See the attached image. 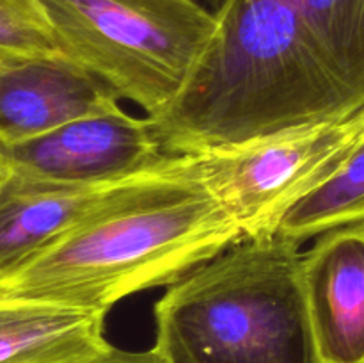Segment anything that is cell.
Returning a JSON list of instances; mask_svg holds the SVG:
<instances>
[{"label":"cell","mask_w":364,"mask_h":363,"mask_svg":"<svg viewBox=\"0 0 364 363\" xmlns=\"http://www.w3.org/2000/svg\"><path fill=\"white\" fill-rule=\"evenodd\" d=\"M242 238L233 217L196 180L191 157L180 155L171 173L0 278V298L109 313L137 292L171 287Z\"/></svg>","instance_id":"cell-2"},{"label":"cell","mask_w":364,"mask_h":363,"mask_svg":"<svg viewBox=\"0 0 364 363\" xmlns=\"http://www.w3.org/2000/svg\"><path fill=\"white\" fill-rule=\"evenodd\" d=\"M60 53L146 116L166 109L215 25L198 0H36Z\"/></svg>","instance_id":"cell-4"},{"label":"cell","mask_w":364,"mask_h":363,"mask_svg":"<svg viewBox=\"0 0 364 363\" xmlns=\"http://www.w3.org/2000/svg\"><path fill=\"white\" fill-rule=\"evenodd\" d=\"M6 166H4V164L2 162H0V180H2V177H4V174H6Z\"/></svg>","instance_id":"cell-16"},{"label":"cell","mask_w":364,"mask_h":363,"mask_svg":"<svg viewBox=\"0 0 364 363\" xmlns=\"http://www.w3.org/2000/svg\"><path fill=\"white\" fill-rule=\"evenodd\" d=\"M178 162L180 155H173L146 173L92 185L57 184L6 171L0 180V278L85 221L171 173Z\"/></svg>","instance_id":"cell-7"},{"label":"cell","mask_w":364,"mask_h":363,"mask_svg":"<svg viewBox=\"0 0 364 363\" xmlns=\"http://www.w3.org/2000/svg\"><path fill=\"white\" fill-rule=\"evenodd\" d=\"M171 157L146 116H132L119 105L75 117L27 141L0 142V162L7 171L57 184H105L155 169Z\"/></svg>","instance_id":"cell-6"},{"label":"cell","mask_w":364,"mask_h":363,"mask_svg":"<svg viewBox=\"0 0 364 363\" xmlns=\"http://www.w3.org/2000/svg\"><path fill=\"white\" fill-rule=\"evenodd\" d=\"M213 16L178 95L146 116L167 155L244 144L361 105L327 66L297 0H224Z\"/></svg>","instance_id":"cell-1"},{"label":"cell","mask_w":364,"mask_h":363,"mask_svg":"<svg viewBox=\"0 0 364 363\" xmlns=\"http://www.w3.org/2000/svg\"><path fill=\"white\" fill-rule=\"evenodd\" d=\"M301 244L242 238L155 302V363H322L301 288Z\"/></svg>","instance_id":"cell-3"},{"label":"cell","mask_w":364,"mask_h":363,"mask_svg":"<svg viewBox=\"0 0 364 363\" xmlns=\"http://www.w3.org/2000/svg\"><path fill=\"white\" fill-rule=\"evenodd\" d=\"M301 288L322 363H364V223L316 235Z\"/></svg>","instance_id":"cell-8"},{"label":"cell","mask_w":364,"mask_h":363,"mask_svg":"<svg viewBox=\"0 0 364 363\" xmlns=\"http://www.w3.org/2000/svg\"><path fill=\"white\" fill-rule=\"evenodd\" d=\"M92 363H155L149 351H124L110 344L109 349Z\"/></svg>","instance_id":"cell-14"},{"label":"cell","mask_w":364,"mask_h":363,"mask_svg":"<svg viewBox=\"0 0 364 363\" xmlns=\"http://www.w3.org/2000/svg\"><path fill=\"white\" fill-rule=\"evenodd\" d=\"M313 43L352 100L364 102V0H297Z\"/></svg>","instance_id":"cell-12"},{"label":"cell","mask_w":364,"mask_h":363,"mask_svg":"<svg viewBox=\"0 0 364 363\" xmlns=\"http://www.w3.org/2000/svg\"><path fill=\"white\" fill-rule=\"evenodd\" d=\"M119 100L64 53L0 56V142L41 135Z\"/></svg>","instance_id":"cell-9"},{"label":"cell","mask_w":364,"mask_h":363,"mask_svg":"<svg viewBox=\"0 0 364 363\" xmlns=\"http://www.w3.org/2000/svg\"><path fill=\"white\" fill-rule=\"evenodd\" d=\"M57 52L55 39L36 0H0V56Z\"/></svg>","instance_id":"cell-13"},{"label":"cell","mask_w":364,"mask_h":363,"mask_svg":"<svg viewBox=\"0 0 364 363\" xmlns=\"http://www.w3.org/2000/svg\"><path fill=\"white\" fill-rule=\"evenodd\" d=\"M354 223H364V141L336 173L284 212L276 235L302 244L323 231Z\"/></svg>","instance_id":"cell-11"},{"label":"cell","mask_w":364,"mask_h":363,"mask_svg":"<svg viewBox=\"0 0 364 363\" xmlns=\"http://www.w3.org/2000/svg\"><path fill=\"white\" fill-rule=\"evenodd\" d=\"M363 141L364 103L340 116L188 157L196 180L228 210L244 238H265Z\"/></svg>","instance_id":"cell-5"},{"label":"cell","mask_w":364,"mask_h":363,"mask_svg":"<svg viewBox=\"0 0 364 363\" xmlns=\"http://www.w3.org/2000/svg\"><path fill=\"white\" fill-rule=\"evenodd\" d=\"M198 2H201V4H205L206 7H210V9H217V7L220 6V4L224 2V0H198Z\"/></svg>","instance_id":"cell-15"},{"label":"cell","mask_w":364,"mask_h":363,"mask_svg":"<svg viewBox=\"0 0 364 363\" xmlns=\"http://www.w3.org/2000/svg\"><path fill=\"white\" fill-rule=\"evenodd\" d=\"M107 313L0 298V363H92L109 349Z\"/></svg>","instance_id":"cell-10"}]
</instances>
